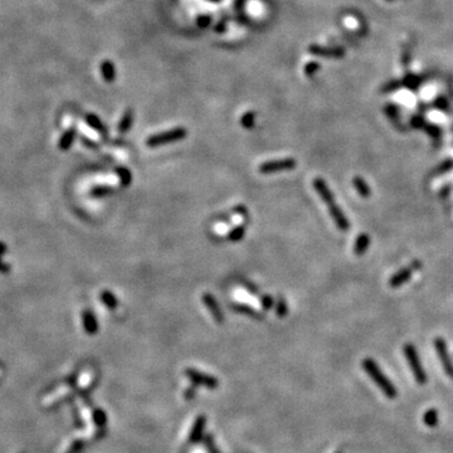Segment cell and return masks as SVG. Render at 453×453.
<instances>
[{
	"label": "cell",
	"instance_id": "1",
	"mask_svg": "<svg viewBox=\"0 0 453 453\" xmlns=\"http://www.w3.org/2000/svg\"><path fill=\"white\" fill-rule=\"evenodd\" d=\"M363 368L365 369L367 374L374 380V383L380 388V390L385 394V396H388L389 399L396 398L395 386H394L393 383L384 375V373L381 372L380 368L378 367V364L373 360V359H365L364 362H363Z\"/></svg>",
	"mask_w": 453,
	"mask_h": 453
},
{
	"label": "cell",
	"instance_id": "2",
	"mask_svg": "<svg viewBox=\"0 0 453 453\" xmlns=\"http://www.w3.org/2000/svg\"><path fill=\"white\" fill-rule=\"evenodd\" d=\"M188 131L184 127H175V129L167 130V131L161 132V134H156L152 135L150 138H148L146 140V145L149 148H157V146H164L167 144H173L176 141H180L183 139L186 138Z\"/></svg>",
	"mask_w": 453,
	"mask_h": 453
},
{
	"label": "cell",
	"instance_id": "3",
	"mask_svg": "<svg viewBox=\"0 0 453 453\" xmlns=\"http://www.w3.org/2000/svg\"><path fill=\"white\" fill-rule=\"evenodd\" d=\"M404 354H405V358H407V360H408V364H409L410 369H412V372H413V375H414L415 380H417V383L421 384V385L426 384V381H427L426 372H424L423 367H422L418 353H417V349L414 348V345H413V344H405Z\"/></svg>",
	"mask_w": 453,
	"mask_h": 453
},
{
	"label": "cell",
	"instance_id": "4",
	"mask_svg": "<svg viewBox=\"0 0 453 453\" xmlns=\"http://www.w3.org/2000/svg\"><path fill=\"white\" fill-rule=\"evenodd\" d=\"M297 166V161L292 157H286V159H278L266 161L259 165L258 170L261 174L268 175V174L280 173V171H286V170H292Z\"/></svg>",
	"mask_w": 453,
	"mask_h": 453
},
{
	"label": "cell",
	"instance_id": "5",
	"mask_svg": "<svg viewBox=\"0 0 453 453\" xmlns=\"http://www.w3.org/2000/svg\"><path fill=\"white\" fill-rule=\"evenodd\" d=\"M415 272L414 267L412 266V263L408 267L400 268L396 273H394L390 278H389V286L391 289H398V287L403 286L404 283H407L410 280V277L413 276V273Z\"/></svg>",
	"mask_w": 453,
	"mask_h": 453
},
{
	"label": "cell",
	"instance_id": "6",
	"mask_svg": "<svg viewBox=\"0 0 453 453\" xmlns=\"http://www.w3.org/2000/svg\"><path fill=\"white\" fill-rule=\"evenodd\" d=\"M203 302H204L205 307H207L208 310H209V312L212 313V316H213V318L216 320L217 324H219V325L223 324L224 315H223V312H222L221 307H219L216 297H214L213 295L205 292V294L203 295Z\"/></svg>",
	"mask_w": 453,
	"mask_h": 453
},
{
	"label": "cell",
	"instance_id": "7",
	"mask_svg": "<svg viewBox=\"0 0 453 453\" xmlns=\"http://www.w3.org/2000/svg\"><path fill=\"white\" fill-rule=\"evenodd\" d=\"M434 346H436V350H437L438 356H440L441 362H442L443 368L446 369L447 374L450 377H453V365L451 363L450 355H448L447 351V345H446V341L443 339H436L434 340Z\"/></svg>",
	"mask_w": 453,
	"mask_h": 453
},
{
	"label": "cell",
	"instance_id": "8",
	"mask_svg": "<svg viewBox=\"0 0 453 453\" xmlns=\"http://www.w3.org/2000/svg\"><path fill=\"white\" fill-rule=\"evenodd\" d=\"M327 208H329L330 217H331L332 221L335 222V224H336L337 228H339L340 230H343V232H346V230L350 228V222H349V219L346 218V216L344 214V212L341 211V208H340L339 205L335 204V203L334 204L329 205Z\"/></svg>",
	"mask_w": 453,
	"mask_h": 453
},
{
	"label": "cell",
	"instance_id": "9",
	"mask_svg": "<svg viewBox=\"0 0 453 453\" xmlns=\"http://www.w3.org/2000/svg\"><path fill=\"white\" fill-rule=\"evenodd\" d=\"M313 188H315L316 193H317L318 197L321 198V200H322L327 207L334 204L335 197L334 194H332L331 190H330L329 186H327V184L325 183L324 179L316 178L315 180H313Z\"/></svg>",
	"mask_w": 453,
	"mask_h": 453
},
{
	"label": "cell",
	"instance_id": "10",
	"mask_svg": "<svg viewBox=\"0 0 453 453\" xmlns=\"http://www.w3.org/2000/svg\"><path fill=\"white\" fill-rule=\"evenodd\" d=\"M186 375L189 377L190 380H193L197 384H203V385L208 386V388H216L218 385L216 378L211 377V375L203 374V373L198 372L195 369H188L186 370Z\"/></svg>",
	"mask_w": 453,
	"mask_h": 453
},
{
	"label": "cell",
	"instance_id": "11",
	"mask_svg": "<svg viewBox=\"0 0 453 453\" xmlns=\"http://www.w3.org/2000/svg\"><path fill=\"white\" fill-rule=\"evenodd\" d=\"M82 320H83V327L88 335L97 334L98 324L97 318L93 315L91 310H84L82 313Z\"/></svg>",
	"mask_w": 453,
	"mask_h": 453
},
{
	"label": "cell",
	"instance_id": "12",
	"mask_svg": "<svg viewBox=\"0 0 453 453\" xmlns=\"http://www.w3.org/2000/svg\"><path fill=\"white\" fill-rule=\"evenodd\" d=\"M370 245V237L369 234L367 233H363V234L359 235L355 240V244H354V253L356 254L358 257L364 256L367 249L369 248Z\"/></svg>",
	"mask_w": 453,
	"mask_h": 453
},
{
	"label": "cell",
	"instance_id": "13",
	"mask_svg": "<svg viewBox=\"0 0 453 453\" xmlns=\"http://www.w3.org/2000/svg\"><path fill=\"white\" fill-rule=\"evenodd\" d=\"M353 185L355 186L356 192H358V194L360 195V197L369 198L370 195H372V190H370L369 185H368L367 181L363 178H360V176H355V178L353 179Z\"/></svg>",
	"mask_w": 453,
	"mask_h": 453
},
{
	"label": "cell",
	"instance_id": "14",
	"mask_svg": "<svg viewBox=\"0 0 453 453\" xmlns=\"http://www.w3.org/2000/svg\"><path fill=\"white\" fill-rule=\"evenodd\" d=\"M75 138H76V130L75 129H68L67 131H66L65 134H63L62 138H61L60 143H58V148H60L61 150H63V151L68 150V149H70L71 146H72L73 141H75Z\"/></svg>",
	"mask_w": 453,
	"mask_h": 453
},
{
	"label": "cell",
	"instance_id": "15",
	"mask_svg": "<svg viewBox=\"0 0 453 453\" xmlns=\"http://www.w3.org/2000/svg\"><path fill=\"white\" fill-rule=\"evenodd\" d=\"M86 121H87V124L92 127V129L96 130L97 132H100L101 135H103V136L107 135V129H106L105 125L101 122V120L98 119L96 115H92V113L91 115H87Z\"/></svg>",
	"mask_w": 453,
	"mask_h": 453
},
{
	"label": "cell",
	"instance_id": "16",
	"mask_svg": "<svg viewBox=\"0 0 453 453\" xmlns=\"http://www.w3.org/2000/svg\"><path fill=\"white\" fill-rule=\"evenodd\" d=\"M132 121H134V112L132 110H127L126 112L124 113V116H122L121 121L119 124V132L120 134H126L127 131L130 130V127L132 126Z\"/></svg>",
	"mask_w": 453,
	"mask_h": 453
},
{
	"label": "cell",
	"instance_id": "17",
	"mask_svg": "<svg viewBox=\"0 0 453 453\" xmlns=\"http://www.w3.org/2000/svg\"><path fill=\"white\" fill-rule=\"evenodd\" d=\"M100 299L101 301L103 302V305H105L106 307L110 308V310H115V308L117 307V305H119V301H117L116 296L110 291L101 292Z\"/></svg>",
	"mask_w": 453,
	"mask_h": 453
},
{
	"label": "cell",
	"instance_id": "18",
	"mask_svg": "<svg viewBox=\"0 0 453 453\" xmlns=\"http://www.w3.org/2000/svg\"><path fill=\"white\" fill-rule=\"evenodd\" d=\"M101 71H102L103 78L106 79V82L111 83V82L115 81V76H116V72H115V67H113L112 63L108 62V61L102 62V65H101Z\"/></svg>",
	"mask_w": 453,
	"mask_h": 453
},
{
	"label": "cell",
	"instance_id": "19",
	"mask_svg": "<svg viewBox=\"0 0 453 453\" xmlns=\"http://www.w3.org/2000/svg\"><path fill=\"white\" fill-rule=\"evenodd\" d=\"M116 174H117V176H119L120 184H121L122 186L126 188V186H129L130 184H131L132 175H131V171H130L127 167H124V166L116 167Z\"/></svg>",
	"mask_w": 453,
	"mask_h": 453
},
{
	"label": "cell",
	"instance_id": "20",
	"mask_svg": "<svg viewBox=\"0 0 453 453\" xmlns=\"http://www.w3.org/2000/svg\"><path fill=\"white\" fill-rule=\"evenodd\" d=\"M233 308H234V310L239 313H244V315H248V316H251V317H254V318H261V313H259L258 311H256L254 308L249 307V306H247V305H243V303H239V305H233Z\"/></svg>",
	"mask_w": 453,
	"mask_h": 453
},
{
	"label": "cell",
	"instance_id": "21",
	"mask_svg": "<svg viewBox=\"0 0 453 453\" xmlns=\"http://www.w3.org/2000/svg\"><path fill=\"white\" fill-rule=\"evenodd\" d=\"M245 234V226H234L232 230L228 234V239L230 242H238V240L242 239Z\"/></svg>",
	"mask_w": 453,
	"mask_h": 453
},
{
	"label": "cell",
	"instance_id": "22",
	"mask_svg": "<svg viewBox=\"0 0 453 453\" xmlns=\"http://www.w3.org/2000/svg\"><path fill=\"white\" fill-rule=\"evenodd\" d=\"M453 169V159H448L446 161L441 162L436 169H434V175H442V174L448 173Z\"/></svg>",
	"mask_w": 453,
	"mask_h": 453
},
{
	"label": "cell",
	"instance_id": "23",
	"mask_svg": "<svg viewBox=\"0 0 453 453\" xmlns=\"http://www.w3.org/2000/svg\"><path fill=\"white\" fill-rule=\"evenodd\" d=\"M424 423L428 427H436L438 423V413L436 409H429L424 414Z\"/></svg>",
	"mask_w": 453,
	"mask_h": 453
},
{
	"label": "cell",
	"instance_id": "24",
	"mask_svg": "<svg viewBox=\"0 0 453 453\" xmlns=\"http://www.w3.org/2000/svg\"><path fill=\"white\" fill-rule=\"evenodd\" d=\"M254 121H256V115L254 112H247L240 117V125L244 129H252L254 126Z\"/></svg>",
	"mask_w": 453,
	"mask_h": 453
},
{
	"label": "cell",
	"instance_id": "25",
	"mask_svg": "<svg viewBox=\"0 0 453 453\" xmlns=\"http://www.w3.org/2000/svg\"><path fill=\"white\" fill-rule=\"evenodd\" d=\"M112 192H113L112 188H110V186L98 185V186H94V188L92 189L91 194H92V197L100 198V197H106V195L111 194Z\"/></svg>",
	"mask_w": 453,
	"mask_h": 453
},
{
	"label": "cell",
	"instance_id": "26",
	"mask_svg": "<svg viewBox=\"0 0 453 453\" xmlns=\"http://www.w3.org/2000/svg\"><path fill=\"white\" fill-rule=\"evenodd\" d=\"M276 313H277L278 317L283 318L286 317L287 313H289V307H287V303L285 301V299L280 297L277 301V305H276Z\"/></svg>",
	"mask_w": 453,
	"mask_h": 453
},
{
	"label": "cell",
	"instance_id": "27",
	"mask_svg": "<svg viewBox=\"0 0 453 453\" xmlns=\"http://www.w3.org/2000/svg\"><path fill=\"white\" fill-rule=\"evenodd\" d=\"M273 303H275V301H273L272 296H270V295H263V296H262L261 305L264 310H270V308H272Z\"/></svg>",
	"mask_w": 453,
	"mask_h": 453
},
{
	"label": "cell",
	"instance_id": "28",
	"mask_svg": "<svg viewBox=\"0 0 453 453\" xmlns=\"http://www.w3.org/2000/svg\"><path fill=\"white\" fill-rule=\"evenodd\" d=\"M203 427H204V418H199L195 423L194 429L192 431V436L193 438H198L200 436V432H202Z\"/></svg>",
	"mask_w": 453,
	"mask_h": 453
},
{
	"label": "cell",
	"instance_id": "29",
	"mask_svg": "<svg viewBox=\"0 0 453 453\" xmlns=\"http://www.w3.org/2000/svg\"><path fill=\"white\" fill-rule=\"evenodd\" d=\"M234 212L237 214H239L240 217H243V218H248V212H247V208L244 205H237L234 208Z\"/></svg>",
	"mask_w": 453,
	"mask_h": 453
},
{
	"label": "cell",
	"instance_id": "30",
	"mask_svg": "<svg viewBox=\"0 0 453 453\" xmlns=\"http://www.w3.org/2000/svg\"><path fill=\"white\" fill-rule=\"evenodd\" d=\"M198 23H199L200 27H207L211 23V19L208 18V16H202V18H199V22Z\"/></svg>",
	"mask_w": 453,
	"mask_h": 453
},
{
	"label": "cell",
	"instance_id": "31",
	"mask_svg": "<svg viewBox=\"0 0 453 453\" xmlns=\"http://www.w3.org/2000/svg\"><path fill=\"white\" fill-rule=\"evenodd\" d=\"M9 272V266H6L1 258H0V273H3V275H6Z\"/></svg>",
	"mask_w": 453,
	"mask_h": 453
},
{
	"label": "cell",
	"instance_id": "32",
	"mask_svg": "<svg viewBox=\"0 0 453 453\" xmlns=\"http://www.w3.org/2000/svg\"><path fill=\"white\" fill-rule=\"evenodd\" d=\"M244 286L247 287V289H248V291H251L252 294H257V292H258V290H257V287H256V286H253V285H251V283H249V282H244Z\"/></svg>",
	"mask_w": 453,
	"mask_h": 453
},
{
	"label": "cell",
	"instance_id": "33",
	"mask_svg": "<svg viewBox=\"0 0 453 453\" xmlns=\"http://www.w3.org/2000/svg\"><path fill=\"white\" fill-rule=\"evenodd\" d=\"M6 244L4 242H1V240H0V258H1V257L4 256V254L6 253Z\"/></svg>",
	"mask_w": 453,
	"mask_h": 453
},
{
	"label": "cell",
	"instance_id": "34",
	"mask_svg": "<svg viewBox=\"0 0 453 453\" xmlns=\"http://www.w3.org/2000/svg\"><path fill=\"white\" fill-rule=\"evenodd\" d=\"M450 190H451V186L450 185L445 186V188H443L442 190H441V197H443V198L448 197V195H450Z\"/></svg>",
	"mask_w": 453,
	"mask_h": 453
},
{
	"label": "cell",
	"instance_id": "35",
	"mask_svg": "<svg viewBox=\"0 0 453 453\" xmlns=\"http://www.w3.org/2000/svg\"><path fill=\"white\" fill-rule=\"evenodd\" d=\"M83 143L86 144L87 146H92V148H96V144L94 143H91V141L88 140V139H86V138H83Z\"/></svg>",
	"mask_w": 453,
	"mask_h": 453
},
{
	"label": "cell",
	"instance_id": "36",
	"mask_svg": "<svg viewBox=\"0 0 453 453\" xmlns=\"http://www.w3.org/2000/svg\"><path fill=\"white\" fill-rule=\"evenodd\" d=\"M194 453H203V452H200V451H195Z\"/></svg>",
	"mask_w": 453,
	"mask_h": 453
}]
</instances>
